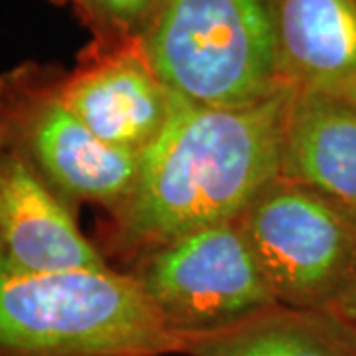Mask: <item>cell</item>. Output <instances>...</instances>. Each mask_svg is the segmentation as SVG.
<instances>
[{"label": "cell", "instance_id": "8", "mask_svg": "<svg viewBox=\"0 0 356 356\" xmlns=\"http://www.w3.org/2000/svg\"><path fill=\"white\" fill-rule=\"evenodd\" d=\"M0 250L32 273L105 269L102 252L81 234L74 206L16 149L0 140Z\"/></svg>", "mask_w": 356, "mask_h": 356}, {"label": "cell", "instance_id": "3", "mask_svg": "<svg viewBox=\"0 0 356 356\" xmlns=\"http://www.w3.org/2000/svg\"><path fill=\"white\" fill-rule=\"evenodd\" d=\"M140 44L188 102L243 107L287 89L275 0H161Z\"/></svg>", "mask_w": 356, "mask_h": 356}, {"label": "cell", "instance_id": "11", "mask_svg": "<svg viewBox=\"0 0 356 356\" xmlns=\"http://www.w3.org/2000/svg\"><path fill=\"white\" fill-rule=\"evenodd\" d=\"M180 356H356V329L329 309L271 305L180 337Z\"/></svg>", "mask_w": 356, "mask_h": 356}, {"label": "cell", "instance_id": "2", "mask_svg": "<svg viewBox=\"0 0 356 356\" xmlns=\"http://www.w3.org/2000/svg\"><path fill=\"white\" fill-rule=\"evenodd\" d=\"M180 337L129 273H32L0 250V356H172Z\"/></svg>", "mask_w": 356, "mask_h": 356}, {"label": "cell", "instance_id": "10", "mask_svg": "<svg viewBox=\"0 0 356 356\" xmlns=\"http://www.w3.org/2000/svg\"><path fill=\"white\" fill-rule=\"evenodd\" d=\"M285 86L356 103V0H275Z\"/></svg>", "mask_w": 356, "mask_h": 356}, {"label": "cell", "instance_id": "13", "mask_svg": "<svg viewBox=\"0 0 356 356\" xmlns=\"http://www.w3.org/2000/svg\"><path fill=\"white\" fill-rule=\"evenodd\" d=\"M329 311L337 313L339 317H343L348 325H353L356 329V259L353 271H350V277H348L344 289L337 297V301L332 303Z\"/></svg>", "mask_w": 356, "mask_h": 356}, {"label": "cell", "instance_id": "14", "mask_svg": "<svg viewBox=\"0 0 356 356\" xmlns=\"http://www.w3.org/2000/svg\"><path fill=\"white\" fill-rule=\"evenodd\" d=\"M51 4H56V6H70V8H74L77 4V0H48Z\"/></svg>", "mask_w": 356, "mask_h": 356}, {"label": "cell", "instance_id": "6", "mask_svg": "<svg viewBox=\"0 0 356 356\" xmlns=\"http://www.w3.org/2000/svg\"><path fill=\"white\" fill-rule=\"evenodd\" d=\"M129 275L178 337L277 305L238 222L194 229L145 252Z\"/></svg>", "mask_w": 356, "mask_h": 356}, {"label": "cell", "instance_id": "9", "mask_svg": "<svg viewBox=\"0 0 356 356\" xmlns=\"http://www.w3.org/2000/svg\"><path fill=\"white\" fill-rule=\"evenodd\" d=\"M280 177L356 220V103L293 89Z\"/></svg>", "mask_w": 356, "mask_h": 356}, {"label": "cell", "instance_id": "5", "mask_svg": "<svg viewBox=\"0 0 356 356\" xmlns=\"http://www.w3.org/2000/svg\"><path fill=\"white\" fill-rule=\"evenodd\" d=\"M236 222L277 303L331 309L355 266V218L317 192L280 177Z\"/></svg>", "mask_w": 356, "mask_h": 356}, {"label": "cell", "instance_id": "7", "mask_svg": "<svg viewBox=\"0 0 356 356\" xmlns=\"http://www.w3.org/2000/svg\"><path fill=\"white\" fill-rule=\"evenodd\" d=\"M62 97L103 143L143 154L163 133L170 89L149 62L140 40L95 44L62 74Z\"/></svg>", "mask_w": 356, "mask_h": 356}, {"label": "cell", "instance_id": "12", "mask_svg": "<svg viewBox=\"0 0 356 356\" xmlns=\"http://www.w3.org/2000/svg\"><path fill=\"white\" fill-rule=\"evenodd\" d=\"M161 0H77L72 8L91 34L89 42L117 44L140 40Z\"/></svg>", "mask_w": 356, "mask_h": 356}, {"label": "cell", "instance_id": "4", "mask_svg": "<svg viewBox=\"0 0 356 356\" xmlns=\"http://www.w3.org/2000/svg\"><path fill=\"white\" fill-rule=\"evenodd\" d=\"M64 67L22 62L0 74V140L16 149L65 202L109 214L127 200L140 154L115 149L89 131L62 97Z\"/></svg>", "mask_w": 356, "mask_h": 356}, {"label": "cell", "instance_id": "1", "mask_svg": "<svg viewBox=\"0 0 356 356\" xmlns=\"http://www.w3.org/2000/svg\"><path fill=\"white\" fill-rule=\"evenodd\" d=\"M291 93L210 107L170 91L165 129L140 154L127 200L109 214L107 248L135 259L194 229L236 222L280 178Z\"/></svg>", "mask_w": 356, "mask_h": 356}]
</instances>
